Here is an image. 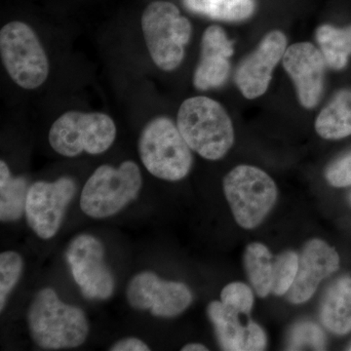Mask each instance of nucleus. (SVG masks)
Masks as SVG:
<instances>
[{"mask_svg":"<svg viewBox=\"0 0 351 351\" xmlns=\"http://www.w3.org/2000/svg\"><path fill=\"white\" fill-rule=\"evenodd\" d=\"M27 319L32 339L43 350L78 348L89 334L85 313L62 302L52 288H44L36 295Z\"/></svg>","mask_w":351,"mask_h":351,"instance_id":"obj_1","label":"nucleus"},{"mask_svg":"<svg viewBox=\"0 0 351 351\" xmlns=\"http://www.w3.org/2000/svg\"><path fill=\"white\" fill-rule=\"evenodd\" d=\"M177 126L189 147L208 160L223 158L234 143L232 119L218 101L207 97L184 101Z\"/></svg>","mask_w":351,"mask_h":351,"instance_id":"obj_2","label":"nucleus"},{"mask_svg":"<svg viewBox=\"0 0 351 351\" xmlns=\"http://www.w3.org/2000/svg\"><path fill=\"white\" fill-rule=\"evenodd\" d=\"M138 154L154 177L177 182L191 172L193 154L178 126L167 117L151 120L138 138Z\"/></svg>","mask_w":351,"mask_h":351,"instance_id":"obj_3","label":"nucleus"},{"mask_svg":"<svg viewBox=\"0 0 351 351\" xmlns=\"http://www.w3.org/2000/svg\"><path fill=\"white\" fill-rule=\"evenodd\" d=\"M142 186V173L133 161H124L119 168L101 165L87 180L80 208L91 218H108L135 200Z\"/></svg>","mask_w":351,"mask_h":351,"instance_id":"obj_4","label":"nucleus"},{"mask_svg":"<svg viewBox=\"0 0 351 351\" xmlns=\"http://www.w3.org/2000/svg\"><path fill=\"white\" fill-rule=\"evenodd\" d=\"M142 29L152 61L165 71L182 64L193 32L191 22L168 1H154L145 8Z\"/></svg>","mask_w":351,"mask_h":351,"instance_id":"obj_5","label":"nucleus"},{"mask_svg":"<svg viewBox=\"0 0 351 351\" xmlns=\"http://www.w3.org/2000/svg\"><path fill=\"white\" fill-rule=\"evenodd\" d=\"M223 191L235 221L245 230L263 223L277 200V186L265 171L240 165L223 179Z\"/></svg>","mask_w":351,"mask_h":351,"instance_id":"obj_6","label":"nucleus"},{"mask_svg":"<svg viewBox=\"0 0 351 351\" xmlns=\"http://www.w3.org/2000/svg\"><path fill=\"white\" fill-rule=\"evenodd\" d=\"M117 137V126L112 117L101 112L71 110L53 123L49 143L57 154L75 157L87 152L101 154L107 152Z\"/></svg>","mask_w":351,"mask_h":351,"instance_id":"obj_7","label":"nucleus"},{"mask_svg":"<svg viewBox=\"0 0 351 351\" xmlns=\"http://www.w3.org/2000/svg\"><path fill=\"white\" fill-rule=\"evenodd\" d=\"M0 54L9 76L20 87L36 89L47 80V55L29 25L16 21L2 27Z\"/></svg>","mask_w":351,"mask_h":351,"instance_id":"obj_8","label":"nucleus"},{"mask_svg":"<svg viewBox=\"0 0 351 351\" xmlns=\"http://www.w3.org/2000/svg\"><path fill=\"white\" fill-rule=\"evenodd\" d=\"M66 258L75 283L90 300H108L114 291V278L105 263V247L93 235H77L71 240Z\"/></svg>","mask_w":351,"mask_h":351,"instance_id":"obj_9","label":"nucleus"},{"mask_svg":"<svg viewBox=\"0 0 351 351\" xmlns=\"http://www.w3.org/2000/svg\"><path fill=\"white\" fill-rule=\"evenodd\" d=\"M75 193V182L69 177L52 182L39 181L29 186L25 217L27 225L38 237L50 239L57 234Z\"/></svg>","mask_w":351,"mask_h":351,"instance_id":"obj_10","label":"nucleus"},{"mask_svg":"<svg viewBox=\"0 0 351 351\" xmlns=\"http://www.w3.org/2000/svg\"><path fill=\"white\" fill-rule=\"evenodd\" d=\"M126 295L134 308L149 311L152 315L164 318L180 315L193 299L186 284L162 280L151 271L134 276L127 287Z\"/></svg>","mask_w":351,"mask_h":351,"instance_id":"obj_11","label":"nucleus"},{"mask_svg":"<svg viewBox=\"0 0 351 351\" xmlns=\"http://www.w3.org/2000/svg\"><path fill=\"white\" fill-rule=\"evenodd\" d=\"M282 61L294 82L300 103L306 108L315 107L324 89L326 62L321 50L311 43H295L286 49Z\"/></svg>","mask_w":351,"mask_h":351,"instance_id":"obj_12","label":"nucleus"},{"mask_svg":"<svg viewBox=\"0 0 351 351\" xmlns=\"http://www.w3.org/2000/svg\"><path fill=\"white\" fill-rule=\"evenodd\" d=\"M287 38L283 32H270L257 49L245 58L237 68L235 82L245 98L256 99L265 93L272 71L285 54Z\"/></svg>","mask_w":351,"mask_h":351,"instance_id":"obj_13","label":"nucleus"},{"mask_svg":"<svg viewBox=\"0 0 351 351\" xmlns=\"http://www.w3.org/2000/svg\"><path fill=\"white\" fill-rule=\"evenodd\" d=\"M339 267V256L326 242L311 239L300 256L299 270L292 287L287 293L292 304H304L313 298L318 286Z\"/></svg>","mask_w":351,"mask_h":351,"instance_id":"obj_14","label":"nucleus"},{"mask_svg":"<svg viewBox=\"0 0 351 351\" xmlns=\"http://www.w3.org/2000/svg\"><path fill=\"white\" fill-rule=\"evenodd\" d=\"M233 55L232 41L219 25H211L201 41L200 61L193 76V84L205 90L223 86L230 76V59Z\"/></svg>","mask_w":351,"mask_h":351,"instance_id":"obj_15","label":"nucleus"},{"mask_svg":"<svg viewBox=\"0 0 351 351\" xmlns=\"http://www.w3.org/2000/svg\"><path fill=\"white\" fill-rule=\"evenodd\" d=\"M320 319L337 336L351 332V276L339 277L327 289L321 302Z\"/></svg>","mask_w":351,"mask_h":351,"instance_id":"obj_16","label":"nucleus"},{"mask_svg":"<svg viewBox=\"0 0 351 351\" xmlns=\"http://www.w3.org/2000/svg\"><path fill=\"white\" fill-rule=\"evenodd\" d=\"M209 319L213 324L217 339L221 350L246 351L250 326H243L239 314L221 302H210L207 307Z\"/></svg>","mask_w":351,"mask_h":351,"instance_id":"obj_17","label":"nucleus"},{"mask_svg":"<svg viewBox=\"0 0 351 351\" xmlns=\"http://www.w3.org/2000/svg\"><path fill=\"white\" fill-rule=\"evenodd\" d=\"M315 130L326 140H339L351 135V90L339 91L321 110Z\"/></svg>","mask_w":351,"mask_h":351,"instance_id":"obj_18","label":"nucleus"},{"mask_svg":"<svg viewBox=\"0 0 351 351\" xmlns=\"http://www.w3.org/2000/svg\"><path fill=\"white\" fill-rule=\"evenodd\" d=\"M27 180L14 178L5 161H0V219L2 223L15 221L25 211Z\"/></svg>","mask_w":351,"mask_h":351,"instance_id":"obj_19","label":"nucleus"},{"mask_svg":"<svg viewBox=\"0 0 351 351\" xmlns=\"http://www.w3.org/2000/svg\"><path fill=\"white\" fill-rule=\"evenodd\" d=\"M182 3L191 12L226 22L249 19L256 10V0H182Z\"/></svg>","mask_w":351,"mask_h":351,"instance_id":"obj_20","label":"nucleus"},{"mask_svg":"<svg viewBox=\"0 0 351 351\" xmlns=\"http://www.w3.org/2000/svg\"><path fill=\"white\" fill-rule=\"evenodd\" d=\"M316 38L327 66L334 69L345 68L351 55V25L343 29L321 25Z\"/></svg>","mask_w":351,"mask_h":351,"instance_id":"obj_21","label":"nucleus"},{"mask_svg":"<svg viewBox=\"0 0 351 351\" xmlns=\"http://www.w3.org/2000/svg\"><path fill=\"white\" fill-rule=\"evenodd\" d=\"M244 265L247 276L260 298L271 293L272 255L265 245L251 243L244 253Z\"/></svg>","mask_w":351,"mask_h":351,"instance_id":"obj_22","label":"nucleus"},{"mask_svg":"<svg viewBox=\"0 0 351 351\" xmlns=\"http://www.w3.org/2000/svg\"><path fill=\"white\" fill-rule=\"evenodd\" d=\"M300 256L293 251L284 252L276 258L272 267L271 293L287 294L297 277Z\"/></svg>","mask_w":351,"mask_h":351,"instance_id":"obj_23","label":"nucleus"},{"mask_svg":"<svg viewBox=\"0 0 351 351\" xmlns=\"http://www.w3.org/2000/svg\"><path fill=\"white\" fill-rule=\"evenodd\" d=\"M326 345L324 332L318 325L309 321L297 323L289 334L287 348L290 350H324Z\"/></svg>","mask_w":351,"mask_h":351,"instance_id":"obj_24","label":"nucleus"},{"mask_svg":"<svg viewBox=\"0 0 351 351\" xmlns=\"http://www.w3.org/2000/svg\"><path fill=\"white\" fill-rule=\"evenodd\" d=\"M23 270V258L13 251L0 255V311H3L7 298L17 285Z\"/></svg>","mask_w":351,"mask_h":351,"instance_id":"obj_25","label":"nucleus"},{"mask_svg":"<svg viewBox=\"0 0 351 351\" xmlns=\"http://www.w3.org/2000/svg\"><path fill=\"white\" fill-rule=\"evenodd\" d=\"M221 302L240 314H249L254 304L253 292L246 284L230 283L221 291Z\"/></svg>","mask_w":351,"mask_h":351,"instance_id":"obj_26","label":"nucleus"},{"mask_svg":"<svg viewBox=\"0 0 351 351\" xmlns=\"http://www.w3.org/2000/svg\"><path fill=\"white\" fill-rule=\"evenodd\" d=\"M325 178L335 188L351 186V152L330 164L325 172Z\"/></svg>","mask_w":351,"mask_h":351,"instance_id":"obj_27","label":"nucleus"},{"mask_svg":"<svg viewBox=\"0 0 351 351\" xmlns=\"http://www.w3.org/2000/svg\"><path fill=\"white\" fill-rule=\"evenodd\" d=\"M250 332H249L248 343H247V351L263 350L267 346V339L265 332L262 328L258 326L257 323L249 321Z\"/></svg>","mask_w":351,"mask_h":351,"instance_id":"obj_28","label":"nucleus"},{"mask_svg":"<svg viewBox=\"0 0 351 351\" xmlns=\"http://www.w3.org/2000/svg\"><path fill=\"white\" fill-rule=\"evenodd\" d=\"M110 351H149L151 348L142 339L126 338L120 339L110 348Z\"/></svg>","mask_w":351,"mask_h":351,"instance_id":"obj_29","label":"nucleus"},{"mask_svg":"<svg viewBox=\"0 0 351 351\" xmlns=\"http://www.w3.org/2000/svg\"><path fill=\"white\" fill-rule=\"evenodd\" d=\"M182 351H207L206 346L200 345V343H189V345L184 346L182 348Z\"/></svg>","mask_w":351,"mask_h":351,"instance_id":"obj_30","label":"nucleus"},{"mask_svg":"<svg viewBox=\"0 0 351 351\" xmlns=\"http://www.w3.org/2000/svg\"><path fill=\"white\" fill-rule=\"evenodd\" d=\"M348 201H350V205H351V193L350 196H348Z\"/></svg>","mask_w":351,"mask_h":351,"instance_id":"obj_31","label":"nucleus"},{"mask_svg":"<svg viewBox=\"0 0 351 351\" xmlns=\"http://www.w3.org/2000/svg\"><path fill=\"white\" fill-rule=\"evenodd\" d=\"M348 350H351V345L350 346V348H348Z\"/></svg>","mask_w":351,"mask_h":351,"instance_id":"obj_32","label":"nucleus"}]
</instances>
